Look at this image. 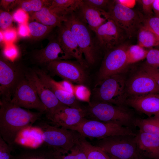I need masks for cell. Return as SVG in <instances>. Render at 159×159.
Segmentation results:
<instances>
[{"mask_svg": "<svg viewBox=\"0 0 159 159\" xmlns=\"http://www.w3.org/2000/svg\"><path fill=\"white\" fill-rule=\"evenodd\" d=\"M0 136L11 146L20 132L40 120L43 114L26 110L10 101L0 100Z\"/></svg>", "mask_w": 159, "mask_h": 159, "instance_id": "1", "label": "cell"}, {"mask_svg": "<svg viewBox=\"0 0 159 159\" xmlns=\"http://www.w3.org/2000/svg\"><path fill=\"white\" fill-rule=\"evenodd\" d=\"M126 105H118L96 101L84 108L86 116L91 119L112 123L135 131V122L138 117Z\"/></svg>", "mask_w": 159, "mask_h": 159, "instance_id": "2", "label": "cell"}, {"mask_svg": "<svg viewBox=\"0 0 159 159\" xmlns=\"http://www.w3.org/2000/svg\"><path fill=\"white\" fill-rule=\"evenodd\" d=\"M39 120L37 121V126L41 130L43 142L62 154L70 151L78 144L82 137L75 131L59 127Z\"/></svg>", "mask_w": 159, "mask_h": 159, "instance_id": "3", "label": "cell"}, {"mask_svg": "<svg viewBox=\"0 0 159 159\" xmlns=\"http://www.w3.org/2000/svg\"><path fill=\"white\" fill-rule=\"evenodd\" d=\"M129 135L109 136L98 140L96 146L102 149L112 159H138L139 153L135 136Z\"/></svg>", "mask_w": 159, "mask_h": 159, "instance_id": "4", "label": "cell"}, {"mask_svg": "<svg viewBox=\"0 0 159 159\" xmlns=\"http://www.w3.org/2000/svg\"><path fill=\"white\" fill-rule=\"evenodd\" d=\"M77 132L82 137L98 140L115 135H136L137 132L117 124L84 118L79 124L69 128Z\"/></svg>", "mask_w": 159, "mask_h": 159, "instance_id": "5", "label": "cell"}, {"mask_svg": "<svg viewBox=\"0 0 159 159\" xmlns=\"http://www.w3.org/2000/svg\"><path fill=\"white\" fill-rule=\"evenodd\" d=\"M126 77L122 73L114 75L100 81L96 90L97 101L118 105H125L127 98Z\"/></svg>", "mask_w": 159, "mask_h": 159, "instance_id": "6", "label": "cell"}, {"mask_svg": "<svg viewBox=\"0 0 159 159\" xmlns=\"http://www.w3.org/2000/svg\"><path fill=\"white\" fill-rule=\"evenodd\" d=\"M27 69L11 62L4 56L0 58V100L10 101L16 86L26 77Z\"/></svg>", "mask_w": 159, "mask_h": 159, "instance_id": "7", "label": "cell"}, {"mask_svg": "<svg viewBox=\"0 0 159 159\" xmlns=\"http://www.w3.org/2000/svg\"><path fill=\"white\" fill-rule=\"evenodd\" d=\"M109 19L113 20L129 38L133 36L141 26L145 18L140 13L112 1L107 11Z\"/></svg>", "mask_w": 159, "mask_h": 159, "instance_id": "8", "label": "cell"}, {"mask_svg": "<svg viewBox=\"0 0 159 159\" xmlns=\"http://www.w3.org/2000/svg\"><path fill=\"white\" fill-rule=\"evenodd\" d=\"M63 24L70 30L81 51L88 64H93L96 60V48L87 27L74 13L67 17Z\"/></svg>", "mask_w": 159, "mask_h": 159, "instance_id": "9", "label": "cell"}, {"mask_svg": "<svg viewBox=\"0 0 159 159\" xmlns=\"http://www.w3.org/2000/svg\"><path fill=\"white\" fill-rule=\"evenodd\" d=\"M34 70L43 84L54 93L62 104L70 107H81L74 94L75 86L71 82L64 80L56 81L44 70L39 68Z\"/></svg>", "mask_w": 159, "mask_h": 159, "instance_id": "10", "label": "cell"}, {"mask_svg": "<svg viewBox=\"0 0 159 159\" xmlns=\"http://www.w3.org/2000/svg\"><path fill=\"white\" fill-rule=\"evenodd\" d=\"M127 47L121 45L107 52L98 72L100 81L112 75L122 73L129 64L126 54Z\"/></svg>", "mask_w": 159, "mask_h": 159, "instance_id": "11", "label": "cell"}, {"mask_svg": "<svg viewBox=\"0 0 159 159\" xmlns=\"http://www.w3.org/2000/svg\"><path fill=\"white\" fill-rule=\"evenodd\" d=\"M10 102L21 107L35 109L43 113L47 111L35 89L26 77L16 86Z\"/></svg>", "mask_w": 159, "mask_h": 159, "instance_id": "12", "label": "cell"}, {"mask_svg": "<svg viewBox=\"0 0 159 159\" xmlns=\"http://www.w3.org/2000/svg\"><path fill=\"white\" fill-rule=\"evenodd\" d=\"M50 73L70 82L83 85L87 76L84 66L79 62L60 60L52 61L47 65Z\"/></svg>", "mask_w": 159, "mask_h": 159, "instance_id": "13", "label": "cell"}, {"mask_svg": "<svg viewBox=\"0 0 159 159\" xmlns=\"http://www.w3.org/2000/svg\"><path fill=\"white\" fill-rule=\"evenodd\" d=\"M94 32L98 46L107 52L121 45L127 37L124 31L110 19Z\"/></svg>", "mask_w": 159, "mask_h": 159, "instance_id": "14", "label": "cell"}, {"mask_svg": "<svg viewBox=\"0 0 159 159\" xmlns=\"http://www.w3.org/2000/svg\"><path fill=\"white\" fill-rule=\"evenodd\" d=\"M86 115L84 108L65 105L53 113H45L46 117L52 125L67 129L77 125Z\"/></svg>", "mask_w": 159, "mask_h": 159, "instance_id": "15", "label": "cell"}, {"mask_svg": "<svg viewBox=\"0 0 159 159\" xmlns=\"http://www.w3.org/2000/svg\"><path fill=\"white\" fill-rule=\"evenodd\" d=\"M125 91L129 97L159 93V86L152 77L142 69L126 82Z\"/></svg>", "mask_w": 159, "mask_h": 159, "instance_id": "16", "label": "cell"}, {"mask_svg": "<svg viewBox=\"0 0 159 159\" xmlns=\"http://www.w3.org/2000/svg\"><path fill=\"white\" fill-rule=\"evenodd\" d=\"M26 77L33 87L46 107L47 111L45 113H53L64 105L59 101L50 90L43 84L34 69L27 70Z\"/></svg>", "mask_w": 159, "mask_h": 159, "instance_id": "17", "label": "cell"}, {"mask_svg": "<svg viewBox=\"0 0 159 159\" xmlns=\"http://www.w3.org/2000/svg\"><path fill=\"white\" fill-rule=\"evenodd\" d=\"M33 58L37 63L46 66L52 61L73 58L64 51L57 39L51 41L45 47L35 53Z\"/></svg>", "mask_w": 159, "mask_h": 159, "instance_id": "18", "label": "cell"}, {"mask_svg": "<svg viewBox=\"0 0 159 159\" xmlns=\"http://www.w3.org/2000/svg\"><path fill=\"white\" fill-rule=\"evenodd\" d=\"M125 105L148 117L159 115V93L129 97L127 98Z\"/></svg>", "mask_w": 159, "mask_h": 159, "instance_id": "19", "label": "cell"}, {"mask_svg": "<svg viewBox=\"0 0 159 159\" xmlns=\"http://www.w3.org/2000/svg\"><path fill=\"white\" fill-rule=\"evenodd\" d=\"M135 139L138 151L143 157L159 159V137L138 130Z\"/></svg>", "mask_w": 159, "mask_h": 159, "instance_id": "20", "label": "cell"}, {"mask_svg": "<svg viewBox=\"0 0 159 159\" xmlns=\"http://www.w3.org/2000/svg\"><path fill=\"white\" fill-rule=\"evenodd\" d=\"M58 40L64 51L78 62L85 66L84 60L80 49L70 29L63 23L59 27L58 32Z\"/></svg>", "mask_w": 159, "mask_h": 159, "instance_id": "21", "label": "cell"}, {"mask_svg": "<svg viewBox=\"0 0 159 159\" xmlns=\"http://www.w3.org/2000/svg\"><path fill=\"white\" fill-rule=\"evenodd\" d=\"M78 10L80 17L77 16L94 32L109 19L107 11L87 5L84 2Z\"/></svg>", "mask_w": 159, "mask_h": 159, "instance_id": "22", "label": "cell"}, {"mask_svg": "<svg viewBox=\"0 0 159 159\" xmlns=\"http://www.w3.org/2000/svg\"><path fill=\"white\" fill-rule=\"evenodd\" d=\"M31 18L36 21L53 27L60 26L67 19L58 14L48 6H44L39 11L33 13Z\"/></svg>", "mask_w": 159, "mask_h": 159, "instance_id": "23", "label": "cell"}, {"mask_svg": "<svg viewBox=\"0 0 159 159\" xmlns=\"http://www.w3.org/2000/svg\"><path fill=\"white\" fill-rule=\"evenodd\" d=\"M81 0H50L49 8L58 14L67 17L68 15L78 10L83 4Z\"/></svg>", "mask_w": 159, "mask_h": 159, "instance_id": "24", "label": "cell"}, {"mask_svg": "<svg viewBox=\"0 0 159 159\" xmlns=\"http://www.w3.org/2000/svg\"><path fill=\"white\" fill-rule=\"evenodd\" d=\"M24 152L12 159H53L55 151L46 144L36 148L25 147Z\"/></svg>", "mask_w": 159, "mask_h": 159, "instance_id": "25", "label": "cell"}, {"mask_svg": "<svg viewBox=\"0 0 159 159\" xmlns=\"http://www.w3.org/2000/svg\"><path fill=\"white\" fill-rule=\"evenodd\" d=\"M82 137L77 145L85 154L87 159H112L101 148L93 145Z\"/></svg>", "mask_w": 159, "mask_h": 159, "instance_id": "26", "label": "cell"}, {"mask_svg": "<svg viewBox=\"0 0 159 159\" xmlns=\"http://www.w3.org/2000/svg\"><path fill=\"white\" fill-rule=\"evenodd\" d=\"M140 131L159 137V115L146 118L138 117L135 122Z\"/></svg>", "mask_w": 159, "mask_h": 159, "instance_id": "27", "label": "cell"}, {"mask_svg": "<svg viewBox=\"0 0 159 159\" xmlns=\"http://www.w3.org/2000/svg\"><path fill=\"white\" fill-rule=\"evenodd\" d=\"M138 44L143 47L149 48L159 45V38L153 33L141 26L138 35Z\"/></svg>", "mask_w": 159, "mask_h": 159, "instance_id": "28", "label": "cell"}, {"mask_svg": "<svg viewBox=\"0 0 159 159\" xmlns=\"http://www.w3.org/2000/svg\"><path fill=\"white\" fill-rule=\"evenodd\" d=\"M50 2V0H18L17 4L26 12L34 13L39 11L44 6H49Z\"/></svg>", "mask_w": 159, "mask_h": 159, "instance_id": "29", "label": "cell"}, {"mask_svg": "<svg viewBox=\"0 0 159 159\" xmlns=\"http://www.w3.org/2000/svg\"><path fill=\"white\" fill-rule=\"evenodd\" d=\"M148 51L138 44L127 47L126 54L128 64L134 63L146 58Z\"/></svg>", "mask_w": 159, "mask_h": 159, "instance_id": "30", "label": "cell"}, {"mask_svg": "<svg viewBox=\"0 0 159 159\" xmlns=\"http://www.w3.org/2000/svg\"><path fill=\"white\" fill-rule=\"evenodd\" d=\"M28 26L30 35L36 39H40L44 37L51 31L53 28L36 21L30 22Z\"/></svg>", "mask_w": 159, "mask_h": 159, "instance_id": "31", "label": "cell"}, {"mask_svg": "<svg viewBox=\"0 0 159 159\" xmlns=\"http://www.w3.org/2000/svg\"><path fill=\"white\" fill-rule=\"evenodd\" d=\"M146 59V64L159 71V49L148 50Z\"/></svg>", "mask_w": 159, "mask_h": 159, "instance_id": "32", "label": "cell"}, {"mask_svg": "<svg viewBox=\"0 0 159 159\" xmlns=\"http://www.w3.org/2000/svg\"><path fill=\"white\" fill-rule=\"evenodd\" d=\"M143 26L150 30L159 38V18L151 17L145 19Z\"/></svg>", "mask_w": 159, "mask_h": 159, "instance_id": "33", "label": "cell"}, {"mask_svg": "<svg viewBox=\"0 0 159 159\" xmlns=\"http://www.w3.org/2000/svg\"><path fill=\"white\" fill-rule=\"evenodd\" d=\"M84 3L89 6L107 11L112 1L108 0H85Z\"/></svg>", "mask_w": 159, "mask_h": 159, "instance_id": "34", "label": "cell"}, {"mask_svg": "<svg viewBox=\"0 0 159 159\" xmlns=\"http://www.w3.org/2000/svg\"><path fill=\"white\" fill-rule=\"evenodd\" d=\"M75 96L79 100L90 102V92L87 88L83 85H78L75 87Z\"/></svg>", "mask_w": 159, "mask_h": 159, "instance_id": "35", "label": "cell"}, {"mask_svg": "<svg viewBox=\"0 0 159 159\" xmlns=\"http://www.w3.org/2000/svg\"><path fill=\"white\" fill-rule=\"evenodd\" d=\"M13 146L8 144L0 136V159H12L11 153Z\"/></svg>", "mask_w": 159, "mask_h": 159, "instance_id": "36", "label": "cell"}, {"mask_svg": "<svg viewBox=\"0 0 159 159\" xmlns=\"http://www.w3.org/2000/svg\"><path fill=\"white\" fill-rule=\"evenodd\" d=\"M13 19V16L7 11H1L0 13V28L1 30L8 29Z\"/></svg>", "mask_w": 159, "mask_h": 159, "instance_id": "37", "label": "cell"}, {"mask_svg": "<svg viewBox=\"0 0 159 159\" xmlns=\"http://www.w3.org/2000/svg\"><path fill=\"white\" fill-rule=\"evenodd\" d=\"M67 155H63L62 159H87L85 153L78 147L77 145Z\"/></svg>", "mask_w": 159, "mask_h": 159, "instance_id": "38", "label": "cell"}, {"mask_svg": "<svg viewBox=\"0 0 159 159\" xmlns=\"http://www.w3.org/2000/svg\"><path fill=\"white\" fill-rule=\"evenodd\" d=\"M13 17V19L19 24L26 23L28 19L27 12L20 8L14 12Z\"/></svg>", "mask_w": 159, "mask_h": 159, "instance_id": "39", "label": "cell"}, {"mask_svg": "<svg viewBox=\"0 0 159 159\" xmlns=\"http://www.w3.org/2000/svg\"><path fill=\"white\" fill-rule=\"evenodd\" d=\"M4 56L8 59H12L15 57L17 51L15 47L11 44L6 45L3 51Z\"/></svg>", "mask_w": 159, "mask_h": 159, "instance_id": "40", "label": "cell"}, {"mask_svg": "<svg viewBox=\"0 0 159 159\" xmlns=\"http://www.w3.org/2000/svg\"><path fill=\"white\" fill-rule=\"evenodd\" d=\"M154 0H139L142 4L143 11L148 16H150L153 14V4Z\"/></svg>", "mask_w": 159, "mask_h": 159, "instance_id": "41", "label": "cell"}, {"mask_svg": "<svg viewBox=\"0 0 159 159\" xmlns=\"http://www.w3.org/2000/svg\"><path fill=\"white\" fill-rule=\"evenodd\" d=\"M142 69L151 76L159 86V71L146 64L143 65Z\"/></svg>", "mask_w": 159, "mask_h": 159, "instance_id": "42", "label": "cell"}, {"mask_svg": "<svg viewBox=\"0 0 159 159\" xmlns=\"http://www.w3.org/2000/svg\"><path fill=\"white\" fill-rule=\"evenodd\" d=\"M2 32L4 37V40L6 42L10 43L14 41L16 38V32L13 29H7L3 31Z\"/></svg>", "mask_w": 159, "mask_h": 159, "instance_id": "43", "label": "cell"}, {"mask_svg": "<svg viewBox=\"0 0 159 159\" xmlns=\"http://www.w3.org/2000/svg\"><path fill=\"white\" fill-rule=\"evenodd\" d=\"M19 35L23 37H28L30 35L29 28L26 23L20 24L18 29Z\"/></svg>", "mask_w": 159, "mask_h": 159, "instance_id": "44", "label": "cell"}, {"mask_svg": "<svg viewBox=\"0 0 159 159\" xmlns=\"http://www.w3.org/2000/svg\"><path fill=\"white\" fill-rule=\"evenodd\" d=\"M17 1L15 0H0V5L5 10H8L15 4H17Z\"/></svg>", "mask_w": 159, "mask_h": 159, "instance_id": "45", "label": "cell"}, {"mask_svg": "<svg viewBox=\"0 0 159 159\" xmlns=\"http://www.w3.org/2000/svg\"><path fill=\"white\" fill-rule=\"evenodd\" d=\"M116 1L120 4L131 9L134 6L136 3L135 0H117Z\"/></svg>", "mask_w": 159, "mask_h": 159, "instance_id": "46", "label": "cell"}, {"mask_svg": "<svg viewBox=\"0 0 159 159\" xmlns=\"http://www.w3.org/2000/svg\"><path fill=\"white\" fill-rule=\"evenodd\" d=\"M153 8L156 16H159V0H154L153 4Z\"/></svg>", "mask_w": 159, "mask_h": 159, "instance_id": "47", "label": "cell"}, {"mask_svg": "<svg viewBox=\"0 0 159 159\" xmlns=\"http://www.w3.org/2000/svg\"><path fill=\"white\" fill-rule=\"evenodd\" d=\"M4 40V37L3 34V32L2 31H0V42H2L3 40Z\"/></svg>", "mask_w": 159, "mask_h": 159, "instance_id": "48", "label": "cell"}, {"mask_svg": "<svg viewBox=\"0 0 159 159\" xmlns=\"http://www.w3.org/2000/svg\"><path fill=\"white\" fill-rule=\"evenodd\" d=\"M138 159H148L145 158H143V157H141L140 158H139Z\"/></svg>", "mask_w": 159, "mask_h": 159, "instance_id": "49", "label": "cell"}, {"mask_svg": "<svg viewBox=\"0 0 159 159\" xmlns=\"http://www.w3.org/2000/svg\"><path fill=\"white\" fill-rule=\"evenodd\" d=\"M57 158L58 159H60L59 157V155H58V156H57Z\"/></svg>", "mask_w": 159, "mask_h": 159, "instance_id": "50", "label": "cell"}, {"mask_svg": "<svg viewBox=\"0 0 159 159\" xmlns=\"http://www.w3.org/2000/svg\"><path fill=\"white\" fill-rule=\"evenodd\" d=\"M157 17H158L159 18V16H157Z\"/></svg>", "mask_w": 159, "mask_h": 159, "instance_id": "51", "label": "cell"}]
</instances>
